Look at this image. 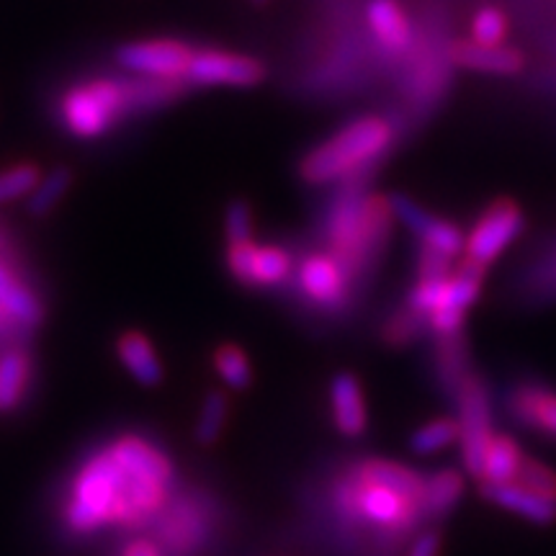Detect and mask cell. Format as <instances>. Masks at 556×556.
<instances>
[{
    "mask_svg": "<svg viewBox=\"0 0 556 556\" xmlns=\"http://www.w3.org/2000/svg\"><path fill=\"white\" fill-rule=\"evenodd\" d=\"M523 448L518 441L507 433L492 435L490 446H486L482 471H479V484H507L516 482L520 464H523Z\"/></svg>",
    "mask_w": 556,
    "mask_h": 556,
    "instance_id": "obj_22",
    "label": "cell"
},
{
    "mask_svg": "<svg viewBox=\"0 0 556 556\" xmlns=\"http://www.w3.org/2000/svg\"><path fill=\"white\" fill-rule=\"evenodd\" d=\"M70 186H73V170L65 168V165H58V168L41 173L37 189H34L31 197L26 199V212H29L31 217H47V214L58 208L62 197L70 191Z\"/></svg>",
    "mask_w": 556,
    "mask_h": 556,
    "instance_id": "obj_25",
    "label": "cell"
},
{
    "mask_svg": "<svg viewBox=\"0 0 556 556\" xmlns=\"http://www.w3.org/2000/svg\"><path fill=\"white\" fill-rule=\"evenodd\" d=\"M516 482L528 486V490L539 492V495H544L548 500H556V469H552L544 462L523 456V464H520Z\"/></svg>",
    "mask_w": 556,
    "mask_h": 556,
    "instance_id": "obj_32",
    "label": "cell"
},
{
    "mask_svg": "<svg viewBox=\"0 0 556 556\" xmlns=\"http://www.w3.org/2000/svg\"><path fill=\"white\" fill-rule=\"evenodd\" d=\"M428 328V323L420 315H415L409 307H402L387 319L384 328H381V338L389 345H407L415 338H420V332Z\"/></svg>",
    "mask_w": 556,
    "mask_h": 556,
    "instance_id": "obj_31",
    "label": "cell"
},
{
    "mask_svg": "<svg viewBox=\"0 0 556 556\" xmlns=\"http://www.w3.org/2000/svg\"><path fill=\"white\" fill-rule=\"evenodd\" d=\"M479 495L486 503L503 507L513 516L528 520L533 526H554L556 523V500H548L539 492L528 490L518 482L507 484H479Z\"/></svg>",
    "mask_w": 556,
    "mask_h": 556,
    "instance_id": "obj_14",
    "label": "cell"
},
{
    "mask_svg": "<svg viewBox=\"0 0 556 556\" xmlns=\"http://www.w3.org/2000/svg\"><path fill=\"white\" fill-rule=\"evenodd\" d=\"M31 356L24 348H9L0 353V415L13 413L26 397L31 381Z\"/></svg>",
    "mask_w": 556,
    "mask_h": 556,
    "instance_id": "obj_23",
    "label": "cell"
},
{
    "mask_svg": "<svg viewBox=\"0 0 556 556\" xmlns=\"http://www.w3.org/2000/svg\"><path fill=\"white\" fill-rule=\"evenodd\" d=\"M458 443V420L456 417H435L409 435V451L417 456L441 454Z\"/></svg>",
    "mask_w": 556,
    "mask_h": 556,
    "instance_id": "obj_26",
    "label": "cell"
},
{
    "mask_svg": "<svg viewBox=\"0 0 556 556\" xmlns=\"http://www.w3.org/2000/svg\"><path fill=\"white\" fill-rule=\"evenodd\" d=\"M510 415L520 426L556 441V392L541 384H518L507 397Z\"/></svg>",
    "mask_w": 556,
    "mask_h": 556,
    "instance_id": "obj_16",
    "label": "cell"
},
{
    "mask_svg": "<svg viewBox=\"0 0 556 556\" xmlns=\"http://www.w3.org/2000/svg\"><path fill=\"white\" fill-rule=\"evenodd\" d=\"M227 270L242 287L266 289L287 281L294 270V261L283 248L245 240L227 245Z\"/></svg>",
    "mask_w": 556,
    "mask_h": 556,
    "instance_id": "obj_10",
    "label": "cell"
},
{
    "mask_svg": "<svg viewBox=\"0 0 556 556\" xmlns=\"http://www.w3.org/2000/svg\"><path fill=\"white\" fill-rule=\"evenodd\" d=\"M41 180V170L37 163H18L13 168L0 170V206L16 199H29Z\"/></svg>",
    "mask_w": 556,
    "mask_h": 556,
    "instance_id": "obj_29",
    "label": "cell"
},
{
    "mask_svg": "<svg viewBox=\"0 0 556 556\" xmlns=\"http://www.w3.org/2000/svg\"><path fill=\"white\" fill-rule=\"evenodd\" d=\"M227 415H229L227 394L219 392V389L208 392L204 402H201L197 428H193V435H197V441L201 443V446H212V443L219 441L222 430H225Z\"/></svg>",
    "mask_w": 556,
    "mask_h": 556,
    "instance_id": "obj_28",
    "label": "cell"
},
{
    "mask_svg": "<svg viewBox=\"0 0 556 556\" xmlns=\"http://www.w3.org/2000/svg\"><path fill=\"white\" fill-rule=\"evenodd\" d=\"M299 291L319 309H340L351 294V274L330 253H312L296 274Z\"/></svg>",
    "mask_w": 556,
    "mask_h": 556,
    "instance_id": "obj_13",
    "label": "cell"
},
{
    "mask_svg": "<svg viewBox=\"0 0 556 556\" xmlns=\"http://www.w3.org/2000/svg\"><path fill=\"white\" fill-rule=\"evenodd\" d=\"M471 41H477V45H490V47H497V45H505L507 34H510V21L500 9L495 5H484V9H479L475 13V18H471Z\"/></svg>",
    "mask_w": 556,
    "mask_h": 556,
    "instance_id": "obj_30",
    "label": "cell"
},
{
    "mask_svg": "<svg viewBox=\"0 0 556 556\" xmlns=\"http://www.w3.org/2000/svg\"><path fill=\"white\" fill-rule=\"evenodd\" d=\"M116 356L127 368L129 377L142 387H157L163 381V364H160L155 345L139 330H127L116 338Z\"/></svg>",
    "mask_w": 556,
    "mask_h": 556,
    "instance_id": "obj_21",
    "label": "cell"
},
{
    "mask_svg": "<svg viewBox=\"0 0 556 556\" xmlns=\"http://www.w3.org/2000/svg\"><path fill=\"white\" fill-rule=\"evenodd\" d=\"M484 274V268L462 261L451 274L417 276L405 307L426 319L438 338H454L462 332L469 307L479 299Z\"/></svg>",
    "mask_w": 556,
    "mask_h": 556,
    "instance_id": "obj_4",
    "label": "cell"
},
{
    "mask_svg": "<svg viewBox=\"0 0 556 556\" xmlns=\"http://www.w3.org/2000/svg\"><path fill=\"white\" fill-rule=\"evenodd\" d=\"M168 456L139 435H122L88 458L70 486L65 523L75 533L103 526L137 528L160 513L168 495Z\"/></svg>",
    "mask_w": 556,
    "mask_h": 556,
    "instance_id": "obj_1",
    "label": "cell"
},
{
    "mask_svg": "<svg viewBox=\"0 0 556 556\" xmlns=\"http://www.w3.org/2000/svg\"><path fill=\"white\" fill-rule=\"evenodd\" d=\"M456 409H458V451H462L464 471L469 477H479L482 462L490 446L492 435V400L490 389L475 374H469L456 389Z\"/></svg>",
    "mask_w": 556,
    "mask_h": 556,
    "instance_id": "obj_7",
    "label": "cell"
},
{
    "mask_svg": "<svg viewBox=\"0 0 556 556\" xmlns=\"http://www.w3.org/2000/svg\"><path fill=\"white\" fill-rule=\"evenodd\" d=\"M394 142V127L384 116H358L330 139L309 150L299 163V176L309 186L358 178L368 165L384 157Z\"/></svg>",
    "mask_w": 556,
    "mask_h": 556,
    "instance_id": "obj_3",
    "label": "cell"
},
{
    "mask_svg": "<svg viewBox=\"0 0 556 556\" xmlns=\"http://www.w3.org/2000/svg\"><path fill=\"white\" fill-rule=\"evenodd\" d=\"M451 58H454L458 67L486 75H516L526 67V58L518 50H513V47L477 45L471 39L456 41L454 50H451Z\"/></svg>",
    "mask_w": 556,
    "mask_h": 556,
    "instance_id": "obj_18",
    "label": "cell"
},
{
    "mask_svg": "<svg viewBox=\"0 0 556 556\" xmlns=\"http://www.w3.org/2000/svg\"><path fill=\"white\" fill-rule=\"evenodd\" d=\"M214 368H217L219 379L235 392H245L253 384V366H250L248 353L240 345L222 343L214 351Z\"/></svg>",
    "mask_w": 556,
    "mask_h": 556,
    "instance_id": "obj_27",
    "label": "cell"
},
{
    "mask_svg": "<svg viewBox=\"0 0 556 556\" xmlns=\"http://www.w3.org/2000/svg\"><path fill=\"white\" fill-rule=\"evenodd\" d=\"M0 309L9 315L18 328H37L45 319V307L26 281H21L18 270L0 263Z\"/></svg>",
    "mask_w": 556,
    "mask_h": 556,
    "instance_id": "obj_20",
    "label": "cell"
},
{
    "mask_svg": "<svg viewBox=\"0 0 556 556\" xmlns=\"http://www.w3.org/2000/svg\"><path fill=\"white\" fill-rule=\"evenodd\" d=\"M351 475L361 479V482L387 486V490H394L400 492V495L422 503L426 479L417 475L415 469H409L400 462H387V458H364V462H358L356 467L351 469Z\"/></svg>",
    "mask_w": 556,
    "mask_h": 556,
    "instance_id": "obj_19",
    "label": "cell"
},
{
    "mask_svg": "<svg viewBox=\"0 0 556 556\" xmlns=\"http://www.w3.org/2000/svg\"><path fill=\"white\" fill-rule=\"evenodd\" d=\"M467 495V479L458 469H441L426 479L422 492V518H443Z\"/></svg>",
    "mask_w": 556,
    "mask_h": 556,
    "instance_id": "obj_24",
    "label": "cell"
},
{
    "mask_svg": "<svg viewBox=\"0 0 556 556\" xmlns=\"http://www.w3.org/2000/svg\"><path fill=\"white\" fill-rule=\"evenodd\" d=\"M389 204H392L394 219H400L420 240L422 250H430V253L443 255L448 261H456L458 255H464L467 235L458 229L456 222L435 217V214H430L428 208H422L417 201L405 197V193H392Z\"/></svg>",
    "mask_w": 556,
    "mask_h": 556,
    "instance_id": "obj_11",
    "label": "cell"
},
{
    "mask_svg": "<svg viewBox=\"0 0 556 556\" xmlns=\"http://www.w3.org/2000/svg\"><path fill=\"white\" fill-rule=\"evenodd\" d=\"M193 52L186 41L178 39H148L129 41L116 50V62L139 78L186 80Z\"/></svg>",
    "mask_w": 556,
    "mask_h": 556,
    "instance_id": "obj_9",
    "label": "cell"
},
{
    "mask_svg": "<svg viewBox=\"0 0 556 556\" xmlns=\"http://www.w3.org/2000/svg\"><path fill=\"white\" fill-rule=\"evenodd\" d=\"M11 328H16V323H13V319L5 315L3 309H0V336H9Z\"/></svg>",
    "mask_w": 556,
    "mask_h": 556,
    "instance_id": "obj_37",
    "label": "cell"
},
{
    "mask_svg": "<svg viewBox=\"0 0 556 556\" xmlns=\"http://www.w3.org/2000/svg\"><path fill=\"white\" fill-rule=\"evenodd\" d=\"M135 114L129 96V80L96 78L65 90L60 101V119L73 137L96 139Z\"/></svg>",
    "mask_w": 556,
    "mask_h": 556,
    "instance_id": "obj_5",
    "label": "cell"
},
{
    "mask_svg": "<svg viewBox=\"0 0 556 556\" xmlns=\"http://www.w3.org/2000/svg\"><path fill=\"white\" fill-rule=\"evenodd\" d=\"M225 238L227 245L253 240V208L245 199H235L225 212Z\"/></svg>",
    "mask_w": 556,
    "mask_h": 556,
    "instance_id": "obj_33",
    "label": "cell"
},
{
    "mask_svg": "<svg viewBox=\"0 0 556 556\" xmlns=\"http://www.w3.org/2000/svg\"><path fill=\"white\" fill-rule=\"evenodd\" d=\"M330 413L338 433L345 438H358L368 428V409L364 400V387L356 374L340 371L330 379Z\"/></svg>",
    "mask_w": 556,
    "mask_h": 556,
    "instance_id": "obj_15",
    "label": "cell"
},
{
    "mask_svg": "<svg viewBox=\"0 0 556 556\" xmlns=\"http://www.w3.org/2000/svg\"><path fill=\"white\" fill-rule=\"evenodd\" d=\"M18 250L13 248V242L9 240V235L0 229V263H5V266H11L13 270H18Z\"/></svg>",
    "mask_w": 556,
    "mask_h": 556,
    "instance_id": "obj_35",
    "label": "cell"
},
{
    "mask_svg": "<svg viewBox=\"0 0 556 556\" xmlns=\"http://www.w3.org/2000/svg\"><path fill=\"white\" fill-rule=\"evenodd\" d=\"M366 21L381 50L400 54L413 45V24L397 0H368Z\"/></svg>",
    "mask_w": 556,
    "mask_h": 556,
    "instance_id": "obj_17",
    "label": "cell"
},
{
    "mask_svg": "<svg viewBox=\"0 0 556 556\" xmlns=\"http://www.w3.org/2000/svg\"><path fill=\"white\" fill-rule=\"evenodd\" d=\"M266 78V67L261 60L238 52L199 50L186 73V86H229V88H253Z\"/></svg>",
    "mask_w": 556,
    "mask_h": 556,
    "instance_id": "obj_12",
    "label": "cell"
},
{
    "mask_svg": "<svg viewBox=\"0 0 556 556\" xmlns=\"http://www.w3.org/2000/svg\"><path fill=\"white\" fill-rule=\"evenodd\" d=\"M253 3H255V5H263V3H268V0H253Z\"/></svg>",
    "mask_w": 556,
    "mask_h": 556,
    "instance_id": "obj_38",
    "label": "cell"
},
{
    "mask_svg": "<svg viewBox=\"0 0 556 556\" xmlns=\"http://www.w3.org/2000/svg\"><path fill=\"white\" fill-rule=\"evenodd\" d=\"M443 536L441 531H422L407 548V556H441Z\"/></svg>",
    "mask_w": 556,
    "mask_h": 556,
    "instance_id": "obj_34",
    "label": "cell"
},
{
    "mask_svg": "<svg viewBox=\"0 0 556 556\" xmlns=\"http://www.w3.org/2000/svg\"><path fill=\"white\" fill-rule=\"evenodd\" d=\"M392 219L389 197L366 193L358 184L345 186L328 214V253L336 255L351 278L361 276L387 245Z\"/></svg>",
    "mask_w": 556,
    "mask_h": 556,
    "instance_id": "obj_2",
    "label": "cell"
},
{
    "mask_svg": "<svg viewBox=\"0 0 556 556\" xmlns=\"http://www.w3.org/2000/svg\"><path fill=\"white\" fill-rule=\"evenodd\" d=\"M122 556H163V552L152 544V541H144V539H137L131 541V544L124 548Z\"/></svg>",
    "mask_w": 556,
    "mask_h": 556,
    "instance_id": "obj_36",
    "label": "cell"
},
{
    "mask_svg": "<svg viewBox=\"0 0 556 556\" xmlns=\"http://www.w3.org/2000/svg\"><path fill=\"white\" fill-rule=\"evenodd\" d=\"M526 227L523 208L513 199H497L475 219L464 240V261L477 268H490Z\"/></svg>",
    "mask_w": 556,
    "mask_h": 556,
    "instance_id": "obj_8",
    "label": "cell"
},
{
    "mask_svg": "<svg viewBox=\"0 0 556 556\" xmlns=\"http://www.w3.org/2000/svg\"><path fill=\"white\" fill-rule=\"evenodd\" d=\"M336 507L340 516L356 523L379 528V531L407 533L422 520V507L417 500H409L387 486L361 482L356 477L340 479L336 486Z\"/></svg>",
    "mask_w": 556,
    "mask_h": 556,
    "instance_id": "obj_6",
    "label": "cell"
}]
</instances>
